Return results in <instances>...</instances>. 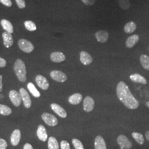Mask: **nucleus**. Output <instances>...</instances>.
I'll use <instances>...</instances> for the list:
<instances>
[{
  "label": "nucleus",
  "instance_id": "nucleus-4",
  "mask_svg": "<svg viewBox=\"0 0 149 149\" xmlns=\"http://www.w3.org/2000/svg\"><path fill=\"white\" fill-rule=\"evenodd\" d=\"M117 143L121 149H130L132 146V143L124 135H120L117 138Z\"/></svg>",
  "mask_w": 149,
  "mask_h": 149
},
{
  "label": "nucleus",
  "instance_id": "nucleus-21",
  "mask_svg": "<svg viewBox=\"0 0 149 149\" xmlns=\"http://www.w3.org/2000/svg\"><path fill=\"white\" fill-rule=\"evenodd\" d=\"M130 79L136 83H139L143 85H145L147 84V81L146 79L143 76L139 74H131L130 76Z\"/></svg>",
  "mask_w": 149,
  "mask_h": 149
},
{
  "label": "nucleus",
  "instance_id": "nucleus-34",
  "mask_svg": "<svg viewBox=\"0 0 149 149\" xmlns=\"http://www.w3.org/2000/svg\"><path fill=\"white\" fill-rule=\"evenodd\" d=\"M81 1L86 5L91 6L95 4L96 0H81Z\"/></svg>",
  "mask_w": 149,
  "mask_h": 149
},
{
  "label": "nucleus",
  "instance_id": "nucleus-31",
  "mask_svg": "<svg viewBox=\"0 0 149 149\" xmlns=\"http://www.w3.org/2000/svg\"><path fill=\"white\" fill-rule=\"evenodd\" d=\"M16 2L18 7L21 9L24 8L26 6V2L24 0H16Z\"/></svg>",
  "mask_w": 149,
  "mask_h": 149
},
{
  "label": "nucleus",
  "instance_id": "nucleus-40",
  "mask_svg": "<svg viewBox=\"0 0 149 149\" xmlns=\"http://www.w3.org/2000/svg\"><path fill=\"white\" fill-rule=\"evenodd\" d=\"M146 106L148 107V108H149V101L148 102H146Z\"/></svg>",
  "mask_w": 149,
  "mask_h": 149
},
{
  "label": "nucleus",
  "instance_id": "nucleus-10",
  "mask_svg": "<svg viewBox=\"0 0 149 149\" xmlns=\"http://www.w3.org/2000/svg\"><path fill=\"white\" fill-rule=\"evenodd\" d=\"M84 109L86 112H90L93 109L95 101L90 96H87L84 100Z\"/></svg>",
  "mask_w": 149,
  "mask_h": 149
},
{
  "label": "nucleus",
  "instance_id": "nucleus-6",
  "mask_svg": "<svg viewBox=\"0 0 149 149\" xmlns=\"http://www.w3.org/2000/svg\"><path fill=\"white\" fill-rule=\"evenodd\" d=\"M50 76L52 79L59 82H64L68 79L66 74L59 70H53L51 71Z\"/></svg>",
  "mask_w": 149,
  "mask_h": 149
},
{
  "label": "nucleus",
  "instance_id": "nucleus-28",
  "mask_svg": "<svg viewBox=\"0 0 149 149\" xmlns=\"http://www.w3.org/2000/svg\"><path fill=\"white\" fill-rule=\"evenodd\" d=\"M12 113V110L9 107L0 104V114L3 116H9Z\"/></svg>",
  "mask_w": 149,
  "mask_h": 149
},
{
  "label": "nucleus",
  "instance_id": "nucleus-24",
  "mask_svg": "<svg viewBox=\"0 0 149 149\" xmlns=\"http://www.w3.org/2000/svg\"><path fill=\"white\" fill-rule=\"evenodd\" d=\"M27 87L28 90L29 91V92L31 93L33 96H34L36 98H39V97H40V93L39 92V91L38 90L37 88L36 87V86L34 85L32 83V82H29L28 83Z\"/></svg>",
  "mask_w": 149,
  "mask_h": 149
},
{
  "label": "nucleus",
  "instance_id": "nucleus-22",
  "mask_svg": "<svg viewBox=\"0 0 149 149\" xmlns=\"http://www.w3.org/2000/svg\"><path fill=\"white\" fill-rule=\"evenodd\" d=\"M136 29V24L133 21L129 22L124 27V31L127 34H131Z\"/></svg>",
  "mask_w": 149,
  "mask_h": 149
},
{
  "label": "nucleus",
  "instance_id": "nucleus-20",
  "mask_svg": "<svg viewBox=\"0 0 149 149\" xmlns=\"http://www.w3.org/2000/svg\"><path fill=\"white\" fill-rule=\"evenodd\" d=\"M82 100V95L77 93L70 96L68 98V101L70 104L72 105H76L81 103Z\"/></svg>",
  "mask_w": 149,
  "mask_h": 149
},
{
  "label": "nucleus",
  "instance_id": "nucleus-12",
  "mask_svg": "<svg viewBox=\"0 0 149 149\" xmlns=\"http://www.w3.org/2000/svg\"><path fill=\"white\" fill-rule=\"evenodd\" d=\"M51 108L54 112L57 114L59 117L65 118L67 117V113L62 107L59 106L56 103H52Z\"/></svg>",
  "mask_w": 149,
  "mask_h": 149
},
{
  "label": "nucleus",
  "instance_id": "nucleus-5",
  "mask_svg": "<svg viewBox=\"0 0 149 149\" xmlns=\"http://www.w3.org/2000/svg\"><path fill=\"white\" fill-rule=\"evenodd\" d=\"M42 118L44 122L48 125L51 127L56 126L58 123V120L57 118L53 114L48 113H44L42 114Z\"/></svg>",
  "mask_w": 149,
  "mask_h": 149
},
{
  "label": "nucleus",
  "instance_id": "nucleus-41",
  "mask_svg": "<svg viewBox=\"0 0 149 149\" xmlns=\"http://www.w3.org/2000/svg\"></svg>",
  "mask_w": 149,
  "mask_h": 149
},
{
  "label": "nucleus",
  "instance_id": "nucleus-37",
  "mask_svg": "<svg viewBox=\"0 0 149 149\" xmlns=\"http://www.w3.org/2000/svg\"><path fill=\"white\" fill-rule=\"evenodd\" d=\"M23 149H34L32 145L29 143H26L23 146Z\"/></svg>",
  "mask_w": 149,
  "mask_h": 149
},
{
  "label": "nucleus",
  "instance_id": "nucleus-18",
  "mask_svg": "<svg viewBox=\"0 0 149 149\" xmlns=\"http://www.w3.org/2000/svg\"><path fill=\"white\" fill-rule=\"evenodd\" d=\"M95 149H107L106 142L100 135L97 136L95 140Z\"/></svg>",
  "mask_w": 149,
  "mask_h": 149
},
{
  "label": "nucleus",
  "instance_id": "nucleus-26",
  "mask_svg": "<svg viewBox=\"0 0 149 149\" xmlns=\"http://www.w3.org/2000/svg\"><path fill=\"white\" fill-rule=\"evenodd\" d=\"M48 149H59V143L56 138L51 136L48 139Z\"/></svg>",
  "mask_w": 149,
  "mask_h": 149
},
{
  "label": "nucleus",
  "instance_id": "nucleus-1",
  "mask_svg": "<svg viewBox=\"0 0 149 149\" xmlns=\"http://www.w3.org/2000/svg\"><path fill=\"white\" fill-rule=\"evenodd\" d=\"M117 95L118 99L124 106L130 109H137L139 102L134 97L127 85L123 81H120L117 86Z\"/></svg>",
  "mask_w": 149,
  "mask_h": 149
},
{
  "label": "nucleus",
  "instance_id": "nucleus-3",
  "mask_svg": "<svg viewBox=\"0 0 149 149\" xmlns=\"http://www.w3.org/2000/svg\"><path fill=\"white\" fill-rule=\"evenodd\" d=\"M18 45L20 49L26 53H31L34 49L33 44L25 39H19L18 42Z\"/></svg>",
  "mask_w": 149,
  "mask_h": 149
},
{
  "label": "nucleus",
  "instance_id": "nucleus-35",
  "mask_svg": "<svg viewBox=\"0 0 149 149\" xmlns=\"http://www.w3.org/2000/svg\"><path fill=\"white\" fill-rule=\"evenodd\" d=\"M0 2L7 7H11L12 5L11 0H0Z\"/></svg>",
  "mask_w": 149,
  "mask_h": 149
},
{
  "label": "nucleus",
  "instance_id": "nucleus-30",
  "mask_svg": "<svg viewBox=\"0 0 149 149\" xmlns=\"http://www.w3.org/2000/svg\"><path fill=\"white\" fill-rule=\"evenodd\" d=\"M72 144L75 149H84V147L82 143L80 140L77 139H73L72 141Z\"/></svg>",
  "mask_w": 149,
  "mask_h": 149
},
{
  "label": "nucleus",
  "instance_id": "nucleus-29",
  "mask_svg": "<svg viewBox=\"0 0 149 149\" xmlns=\"http://www.w3.org/2000/svg\"><path fill=\"white\" fill-rule=\"evenodd\" d=\"M24 24L26 28L29 31L33 32V31H35L37 29L36 25L33 22L31 21H26L24 22Z\"/></svg>",
  "mask_w": 149,
  "mask_h": 149
},
{
  "label": "nucleus",
  "instance_id": "nucleus-36",
  "mask_svg": "<svg viewBox=\"0 0 149 149\" xmlns=\"http://www.w3.org/2000/svg\"><path fill=\"white\" fill-rule=\"evenodd\" d=\"M6 64H7V62L5 60L0 57V68L5 67Z\"/></svg>",
  "mask_w": 149,
  "mask_h": 149
},
{
  "label": "nucleus",
  "instance_id": "nucleus-32",
  "mask_svg": "<svg viewBox=\"0 0 149 149\" xmlns=\"http://www.w3.org/2000/svg\"><path fill=\"white\" fill-rule=\"evenodd\" d=\"M61 149H71L70 144L67 141L63 140L60 143Z\"/></svg>",
  "mask_w": 149,
  "mask_h": 149
},
{
  "label": "nucleus",
  "instance_id": "nucleus-23",
  "mask_svg": "<svg viewBox=\"0 0 149 149\" xmlns=\"http://www.w3.org/2000/svg\"><path fill=\"white\" fill-rule=\"evenodd\" d=\"M1 24L3 28L6 31V32H8L10 33H13V27L10 22L7 19H2L1 21Z\"/></svg>",
  "mask_w": 149,
  "mask_h": 149
},
{
  "label": "nucleus",
  "instance_id": "nucleus-13",
  "mask_svg": "<svg viewBox=\"0 0 149 149\" xmlns=\"http://www.w3.org/2000/svg\"><path fill=\"white\" fill-rule=\"evenodd\" d=\"M80 60L81 63L84 65H89L93 61V58L90 54L82 51L80 54Z\"/></svg>",
  "mask_w": 149,
  "mask_h": 149
},
{
  "label": "nucleus",
  "instance_id": "nucleus-17",
  "mask_svg": "<svg viewBox=\"0 0 149 149\" xmlns=\"http://www.w3.org/2000/svg\"><path fill=\"white\" fill-rule=\"evenodd\" d=\"M50 59L54 63H61L65 60L66 57L63 53L56 52L51 54Z\"/></svg>",
  "mask_w": 149,
  "mask_h": 149
},
{
  "label": "nucleus",
  "instance_id": "nucleus-25",
  "mask_svg": "<svg viewBox=\"0 0 149 149\" xmlns=\"http://www.w3.org/2000/svg\"><path fill=\"white\" fill-rule=\"evenodd\" d=\"M140 61L143 68L146 70L149 71V56L143 54L140 57Z\"/></svg>",
  "mask_w": 149,
  "mask_h": 149
},
{
  "label": "nucleus",
  "instance_id": "nucleus-14",
  "mask_svg": "<svg viewBox=\"0 0 149 149\" xmlns=\"http://www.w3.org/2000/svg\"><path fill=\"white\" fill-rule=\"evenodd\" d=\"M2 36L3 40L4 46L7 48L11 47L13 44V38L11 33L7 32H3Z\"/></svg>",
  "mask_w": 149,
  "mask_h": 149
},
{
  "label": "nucleus",
  "instance_id": "nucleus-8",
  "mask_svg": "<svg viewBox=\"0 0 149 149\" xmlns=\"http://www.w3.org/2000/svg\"><path fill=\"white\" fill-rule=\"evenodd\" d=\"M9 97L12 103L15 106L19 107L21 103L22 98L21 95L15 90L10 91L9 93Z\"/></svg>",
  "mask_w": 149,
  "mask_h": 149
},
{
  "label": "nucleus",
  "instance_id": "nucleus-19",
  "mask_svg": "<svg viewBox=\"0 0 149 149\" xmlns=\"http://www.w3.org/2000/svg\"><path fill=\"white\" fill-rule=\"evenodd\" d=\"M139 37L137 34H134L130 36L126 40V47L128 48H132L138 42Z\"/></svg>",
  "mask_w": 149,
  "mask_h": 149
},
{
  "label": "nucleus",
  "instance_id": "nucleus-9",
  "mask_svg": "<svg viewBox=\"0 0 149 149\" xmlns=\"http://www.w3.org/2000/svg\"><path fill=\"white\" fill-rule=\"evenodd\" d=\"M36 82L37 85L43 90H47L49 87V83L47 79L42 75H38L36 77Z\"/></svg>",
  "mask_w": 149,
  "mask_h": 149
},
{
  "label": "nucleus",
  "instance_id": "nucleus-15",
  "mask_svg": "<svg viewBox=\"0 0 149 149\" xmlns=\"http://www.w3.org/2000/svg\"><path fill=\"white\" fill-rule=\"evenodd\" d=\"M38 138L41 141L45 142L48 139V134L47 133L46 129L43 125H39L37 131Z\"/></svg>",
  "mask_w": 149,
  "mask_h": 149
},
{
  "label": "nucleus",
  "instance_id": "nucleus-33",
  "mask_svg": "<svg viewBox=\"0 0 149 149\" xmlns=\"http://www.w3.org/2000/svg\"><path fill=\"white\" fill-rule=\"evenodd\" d=\"M7 148V143L5 140L0 138V149H6Z\"/></svg>",
  "mask_w": 149,
  "mask_h": 149
},
{
  "label": "nucleus",
  "instance_id": "nucleus-7",
  "mask_svg": "<svg viewBox=\"0 0 149 149\" xmlns=\"http://www.w3.org/2000/svg\"><path fill=\"white\" fill-rule=\"evenodd\" d=\"M19 93L21 96L22 100L23 101L24 106L26 108H29L32 106V101L27 91L22 87L19 89Z\"/></svg>",
  "mask_w": 149,
  "mask_h": 149
},
{
  "label": "nucleus",
  "instance_id": "nucleus-16",
  "mask_svg": "<svg viewBox=\"0 0 149 149\" xmlns=\"http://www.w3.org/2000/svg\"><path fill=\"white\" fill-rule=\"evenodd\" d=\"M97 40L102 43L106 42L109 38V34L105 31H98L95 34Z\"/></svg>",
  "mask_w": 149,
  "mask_h": 149
},
{
  "label": "nucleus",
  "instance_id": "nucleus-11",
  "mask_svg": "<svg viewBox=\"0 0 149 149\" xmlns=\"http://www.w3.org/2000/svg\"><path fill=\"white\" fill-rule=\"evenodd\" d=\"M21 139V131L19 129L15 130L11 134V144L14 146H17L20 142Z\"/></svg>",
  "mask_w": 149,
  "mask_h": 149
},
{
  "label": "nucleus",
  "instance_id": "nucleus-39",
  "mask_svg": "<svg viewBox=\"0 0 149 149\" xmlns=\"http://www.w3.org/2000/svg\"><path fill=\"white\" fill-rule=\"evenodd\" d=\"M145 138L147 139V140L149 141V131L146 132L145 133Z\"/></svg>",
  "mask_w": 149,
  "mask_h": 149
},
{
  "label": "nucleus",
  "instance_id": "nucleus-2",
  "mask_svg": "<svg viewBox=\"0 0 149 149\" xmlns=\"http://www.w3.org/2000/svg\"><path fill=\"white\" fill-rule=\"evenodd\" d=\"M14 71L17 77L21 82H24L27 80L26 67L24 61L21 59L16 60L14 64Z\"/></svg>",
  "mask_w": 149,
  "mask_h": 149
},
{
  "label": "nucleus",
  "instance_id": "nucleus-38",
  "mask_svg": "<svg viewBox=\"0 0 149 149\" xmlns=\"http://www.w3.org/2000/svg\"><path fill=\"white\" fill-rule=\"evenodd\" d=\"M2 76L0 74V92H1L2 91Z\"/></svg>",
  "mask_w": 149,
  "mask_h": 149
},
{
  "label": "nucleus",
  "instance_id": "nucleus-27",
  "mask_svg": "<svg viewBox=\"0 0 149 149\" xmlns=\"http://www.w3.org/2000/svg\"><path fill=\"white\" fill-rule=\"evenodd\" d=\"M135 140L140 145H143L145 143V139L143 134L137 132H133L132 134Z\"/></svg>",
  "mask_w": 149,
  "mask_h": 149
}]
</instances>
